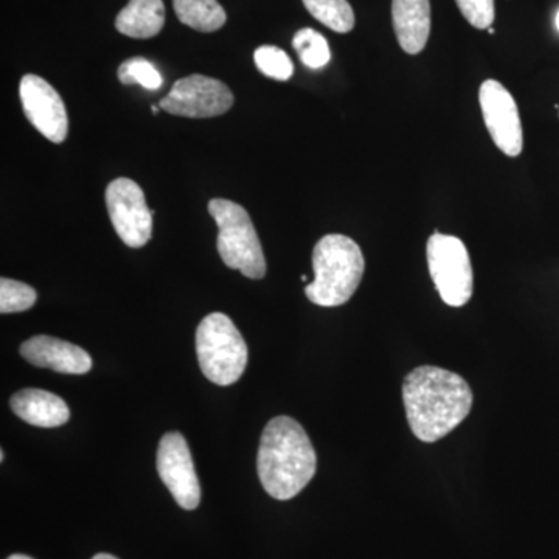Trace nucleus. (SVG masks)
<instances>
[{
  "mask_svg": "<svg viewBox=\"0 0 559 559\" xmlns=\"http://www.w3.org/2000/svg\"><path fill=\"white\" fill-rule=\"evenodd\" d=\"M403 401L414 436L425 443H436L468 417L473 392L460 374L423 366L404 378Z\"/></svg>",
  "mask_w": 559,
  "mask_h": 559,
  "instance_id": "1",
  "label": "nucleus"
},
{
  "mask_svg": "<svg viewBox=\"0 0 559 559\" xmlns=\"http://www.w3.org/2000/svg\"><path fill=\"white\" fill-rule=\"evenodd\" d=\"M257 468L271 498L289 500L310 484L318 469V455L300 423L275 417L261 433Z\"/></svg>",
  "mask_w": 559,
  "mask_h": 559,
  "instance_id": "2",
  "label": "nucleus"
},
{
  "mask_svg": "<svg viewBox=\"0 0 559 559\" xmlns=\"http://www.w3.org/2000/svg\"><path fill=\"white\" fill-rule=\"evenodd\" d=\"M314 282L305 288L319 307H341L358 290L366 271L362 250L345 235H325L312 252Z\"/></svg>",
  "mask_w": 559,
  "mask_h": 559,
  "instance_id": "3",
  "label": "nucleus"
},
{
  "mask_svg": "<svg viewBox=\"0 0 559 559\" xmlns=\"http://www.w3.org/2000/svg\"><path fill=\"white\" fill-rule=\"evenodd\" d=\"M209 213L218 226V252L224 264L240 271L245 277L260 280L266 275V259L245 207L229 200H212Z\"/></svg>",
  "mask_w": 559,
  "mask_h": 559,
  "instance_id": "4",
  "label": "nucleus"
},
{
  "mask_svg": "<svg viewBox=\"0 0 559 559\" xmlns=\"http://www.w3.org/2000/svg\"><path fill=\"white\" fill-rule=\"evenodd\" d=\"M197 353L202 373L213 384H234L248 366V345L223 312L202 319L197 330Z\"/></svg>",
  "mask_w": 559,
  "mask_h": 559,
  "instance_id": "5",
  "label": "nucleus"
},
{
  "mask_svg": "<svg viewBox=\"0 0 559 559\" xmlns=\"http://www.w3.org/2000/svg\"><path fill=\"white\" fill-rule=\"evenodd\" d=\"M428 266L441 299L450 307L460 308L473 296L474 275L466 246L457 237L433 231L429 238Z\"/></svg>",
  "mask_w": 559,
  "mask_h": 559,
  "instance_id": "6",
  "label": "nucleus"
},
{
  "mask_svg": "<svg viewBox=\"0 0 559 559\" xmlns=\"http://www.w3.org/2000/svg\"><path fill=\"white\" fill-rule=\"evenodd\" d=\"M106 207L120 240L132 249L143 248L153 235V212L138 182L128 178L112 180L106 189Z\"/></svg>",
  "mask_w": 559,
  "mask_h": 559,
  "instance_id": "7",
  "label": "nucleus"
},
{
  "mask_svg": "<svg viewBox=\"0 0 559 559\" xmlns=\"http://www.w3.org/2000/svg\"><path fill=\"white\" fill-rule=\"evenodd\" d=\"M159 106L171 116L210 119L223 116L234 106V94L223 81L190 75L176 81Z\"/></svg>",
  "mask_w": 559,
  "mask_h": 559,
  "instance_id": "8",
  "label": "nucleus"
},
{
  "mask_svg": "<svg viewBox=\"0 0 559 559\" xmlns=\"http://www.w3.org/2000/svg\"><path fill=\"white\" fill-rule=\"evenodd\" d=\"M481 116L492 142L503 154L518 157L524 148L520 109L513 95L496 80L481 83L479 91Z\"/></svg>",
  "mask_w": 559,
  "mask_h": 559,
  "instance_id": "9",
  "label": "nucleus"
},
{
  "mask_svg": "<svg viewBox=\"0 0 559 559\" xmlns=\"http://www.w3.org/2000/svg\"><path fill=\"white\" fill-rule=\"evenodd\" d=\"M157 471L165 487L183 510H194L201 502V487L189 444L182 433L168 432L157 450Z\"/></svg>",
  "mask_w": 559,
  "mask_h": 559,
  "instance_id": "10",
  "label": "nucleus"
},
{
  "mask_svg": "<svg viewBox=\"0 0 559 559\" xmlns=\"http://www.w3.org/2000/svg\"><path fill=\"white\" fill-rule=\"evenodd\" d=\"M20 95L25 117L53 143H62L68 138L69 119L61 95L38 75H25L21 80Z\"/></svg>",
  "mask_w": 559,
  "mask_h": 559,
  "instance_id": "11",
  "label": "nucleus"
},
{
  "mask_svg": "<svg viewBox=\"0 0 559 559\" xmlns=\"http://www.w3.org/2000/svg\"><path fill=\"white\" fill-rule=\"evenodd\" d=\"M22 358L32 366L58 373L84 374L92 369L90 353L79 345L51 336H35L21 345Z\"/></svg>",
  "mask_w": 559,
  "mask_h": 559,
  "instance_id": "12",
  "label": "nucleus"
},
{
  "mask_svg": "<svg viewBox=\"0 0 559 559\" xmlns=\"http://www.w3.org/2000/svg\"><path fill=\"white\" fill-rule=\"evenodd\" d=\"M10 407L17 417L38 428H58L70 418L68 404L47 390H21L11 396Z\"/></svg>",
  "mask_w": 559,
  "mask_h": 559,
  "instance_id": "13",
  "label": "nucleus"
},
{
  "mask_svg": "<svg viewBox=\"0 0 559 559\" xmlns=\"http://www.w3.org/2000/svg\"><path fill=\"white\" fill-rule=\"evenodd\" d=\"M392 20L401 49L409 55L425 49L430 33L429 0H392Z\"/></svg>",
  "mask_w": 559,
  "mask_h": 559,
  "instance_id": "14",
  "label": "nucleus"
},
{
  "mask_svg": "<svg viewBox=\"0 0 559 559\" xmlns=\"http://www.w3.org/2000/svg\"><path fill=\"white\" fill-rule=\"evenodd\" d=\"M164 24L165 5L162 0H130L116 20L117 31L134 39L154 38Z\"/></svg>",
  "mask_w": 559,
  "mask_h": 559,
  "instance_id": "15",
  "label": "nucleus"
},
{
  "mask_svg": "<svg viewBox=\"0 0 559 559\" xmlns=\"http://www.w3.org/2000/svg\"><path fill=\"white\" fill-rule=\"evenodd\" d=\"M176 16L187 27L202 33L219 31L227 21L218 0H173Z\"/></svg>",
  "mask_w": 559,
  "mask_h": 559,
  "instance_id": "16",
  "label": "nucleus"
},
{
  "mask_svg": "<svg viewBox=\"0 0 559 559\" xmlns=\"http://www.w3.org/2000/svg\"><path fill=\"white\" fill-rule=\"evenodd\" d=\"M312 16L336 33H348L355 27V13L347 0H304Z\"/></svg>",
  "mask_w": 559,
  "mask_h": 559,
  "instance_id": "17",
  "label": "nucleus"
},
{
  "mask_svg": "<svg viewBox=\"0 0 559 559\" xmlns=\"http://www.w3.org/2000/svg\"><path fill=\"white\" fill-rule=\"evenodd\" d=\"M293 47L307 68L322 69L331 60L329 40L312 28H301L294 35Z\"/></svg>",
  "mask_w": 559,
  "mask_h": 559,
  "instance_id": "18",
  "label": "nucleus"
},
{
  "mask_svg": "<svg viewBox=\"0 0 559 559\" xmlns=\"http://www.w3.org/2000/svg\"><path fill=\"white\" fill-rule=\"evenodd\" d=\"M119 80L120 83L127 84V86L140 84V86L150 91L160 90L162 83H164L156 66L140 57L130 58L120 66Z\"/></svg>",
  "mask_w": 559,
  "mask_h": 559,
  "instance_id": "19",
  "label": "nucleus"
},
{
  "mask_svg": "<svg viewBox=\"0 0 559 559\" xmlns=\"http://www.w3.org/2000/svg\"><path fill=\"white\" fill-rule=\"evenodd\" d=\"M36 290L25 283L16 280H0V312L11 314V312H22L31 310L36 304Z\"/></svg>",
  "mask_w": 559,
  "mask_h": 559,
  "instance_id": "20",
  "label": "nucleus"
},
{
  "mask_svg": "<svg viewBox=\"0 0 559 559\" xmlns=\"http://www.w3.org/2000/svg\"><path fill=\"white\" fill-rule=\"evenodd\" d=\"M253 60L263 75L277 81H288L294 73V64L285 50L275 46H261L253 53Z\"/></svg>",
  "mask_w": 559,
  "mask_h": 559,
  "instance_id": "21",
  "label": "nucleus"
},
{
  "mask_svg": "<svg viewBox=\"0 0 559 559\" xmlns=\"http://www.w3.org/2000/svg\"><path fill=\"white\" fill-rule=\"evenodd\" d=\"M463 17L473 27L485 31L495 22V0H455Z\"/></svg>",
  "mask_w": 559,
  "mask_h": 559,
  "instance_id": "22",
  "label": "nucleus"
},
{
  "mask_svg": "<svg viewBox=\"0 0 559 559\" xmlns=\"http://www.w3.org/2000/svg\"><path fill=\"white\" fill-rule=\"evenodd\" d=\"M92 559H117V558L112 557V555H108V554H98V555H95V557Z\"/></svg>",
  "mask_w": 559,
  "mask_h": 559,
  "instance_id": "23",
  "label": "nucleus"
},
{
  "mask_svg": "<svg viewBox=\"0 0 559 559\" xmlns=\"http://www.w3.org/2000/svg\"><path fill=\"white\" fill-rule=\"evenodd\" d=\"M9 559H33L31 557H25V555H11Z\"/></svg>",
  "mask_w": 559,
  "mask_h": 559,
  "instance_id": "24",
  "label": "nucleus"
},
{
  "mask_svg": "<svg viewBox=\"0 0 559 559\" xmlns=\"http://www.w3.org/2000/svg\"><path fill=\"white\" fill-rule=\"evenodd\" d=\"M555 27L559 32V10L557 11V16H555Z\"/></svg>",
  "mask_w": 559,
  "mask_h": 559,
  "instance_id": "25",
  "label": "nucleus"
},
{
  "mask_svg": "<svg viewBox=\"0 0 559 559\" xmlns=\"http://www.w3.org/2000/svg\"><path fill=\"white\" fill-rule=\"evenodd\" d=\"M159 109H160V106H159V108H157V106H153V108H151V110H153L154 116H157V114H159Z\"/></svg>",
  "mask_w": 559,
  "mask_h": 559,
  "instance_id": "26",
  "label": "nucleus"
},
{
  "mask_svg": "<svg viewBox=\"0 0 559 559\" xmlns=\"http://www.w3.org/2000/svg\"><path fill=\"white\" fill-rule=\"evenodd\" d=\"M3 459H5V454H3V451L0 452V462H3Z\"/></svg>",
  "mask_w": 559,
  "mask_h": 559,
  "instance_id": "27",
  "label": "nucleus"
},
{
  "mask_svg": "<svg viewBox=\"0 0 559 559\" xmlns=\"http://www.w3.org/2000/svg\"><path fill=\"white\" fill-rule=\"evenodd\" d=\"M488 32H489V35H495V28L489 27Z\"/></svg>",
  "mask_w": 559,
  "mask_h": 559,
  "instance_id": "28",
  "label": "nucleus"
},
{
  "mask_svg": "<svg viewBox=\"0 0 559 559\" xmlns=\"http://www.w3.org/2000/svg\"><path fill=\"white\" fill-rule=\"evenodd\" d=\"M300 278H301V282H308V277H307V275H301V277H300Z\"/></svg>",
  "mask_w": 559,
  "mask_h": 559,
  "instance_id": "29",
  "label": "nucleus"
}]
</instances>
